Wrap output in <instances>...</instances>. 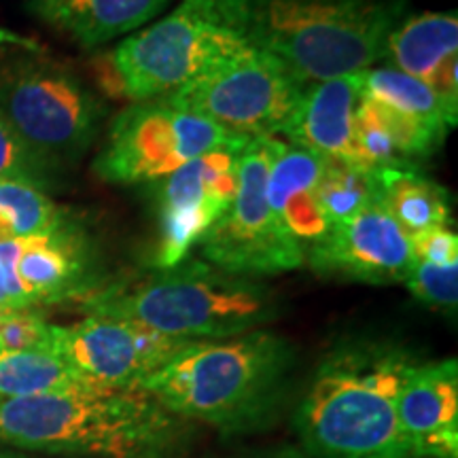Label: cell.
<instances>
[{"mask_svg":"<svg viewBox=\"0 0 458 458\" xmlns=\"http://www.w3.org/2000/svg\"><path fill=\"white\" fill-rule=\"evenodd\" d=\"M377 193L380 189H377L376 170L360 168L340 159H325L317 202L329 227L352 219Z\"/></svg>","mask_w":458,"mask_h":458,"instance_id":"obj_22","label":"cell"},{"mask_svg":"<svg viewBox=\"0 0 458 458\" xmlns=\"http://www.w3.org/2000/svg\"><path fill=\"white\" fill-rule=\"evenodd\" d=\"M0 458H11V456H4V454H0Z\"/></svg>","mask_w":458,"mask_h":458,"instance_id":"obj_33","label":"cell"},{"mask_svg":"<svg viewBox=\"0 0 458 458\" xmlns=\"http://www.w3.org/2000/svg\"><path fill=\"white\" fill-rule=\"evenodd\" d=\"M0 225L9 238L49 236L66 225V216L34 181L0 179Z\"/></svg>","mask_w":458,"mask_h":458,"instance_id":"obj_21","label":"cell"},{"mask_svg":"<svg viewBox=\"0 0 458 458\" xmlns=\"http://www.w3.org/2000/svg\"><path fill=\"white\" fill-rule=\"evenodd\" d=\"M72 385H79V377L54 352H0V397H30Z\"/></svg>","mask_w":458,"mask_h":458,"instance_id":"obj_24","label":"cell"},{"mask_svg":"<svg viewBox=\"0 0 458 458\" xmlns=\"http://www.w3.org/2000/svg\"><path fill=\"white\" fill-rule=\"evenodd\" d=\"M54 325L30 308L9 310L0 320V352L49 351Z\"/></svg>","mask_w":458,"mask_h":458,"instance_id":"obj_26","label":"cell"},{"mask_svg":"<svg viewBox=\"0 0 458 458\" xmlns=\"http://www.w3.org/2000/svg\"><path fill=\"white\" fill-rule=\"evenodd\" d=\"M189 344L193 342L162 335L131 320L89 314L68 327L54 325L51 352L64 360L83 385L140 388Z\"/></svg>","mask_w":458,"mask_h":458,"instance_id":"obj_11","label":"cell"},{"mask_svg":"<svg viewBox=\"0 0 458 458\" xmlns=\"http://www.w3.org/2000/svg\"><path fill=\"white\" fill-rule=\"evenodd\" d=\"M26 246V238L0 240V306L9 310L30 308L32 303L17 280V259Z\"/></svg>","mask_w":458,"mask_h":458,"instance_id":"obj_28","label":"cell"},{"mask_svg":"<svg viewBox=\"0 0 458 458\" xmlns=\"http://www.w3.org/2000/svg\"><path fill=\"white\" fill-rule=\"evenodd\" d=\"M106 108L64 66L15 60L0 68V117L43 168L83 156Z\"/></svg>","mask_w":458,"mask_h":458,"instance_id":"obj_6","label":"cell"},{"mask_svg":"<svg viewBox=\"0 0 458 458\" xmlns=\"http://www.w3.org/2000/svg\"><path fill=\"white\" fill-rule=\"evenodd\" d=\"M403 284L428 308L454 310L458 303V266H433L414 259Z\"/></svg>","mask_w":458,"mask_h":458,"instance_id":"obj_25","label":"cell"},{"mask_svg":"<svg viewBox=\"0 0 458 458\" xmlns=\"http://www.w3.org/2000/svg\"><path fill=\"white\" fill-rule=\"evenodd\" d=\"M276 458H278V456H276ZM280 458H286V456H280Z\"/></svg>","mask_w":458,"mask_h":458,"instance_id":"obj_34","label":"cell"},{"mask_svg":"<svg viewBox=\"0 0 458 458\" xmlns=\"http://www.w3.org/2000/svg\"><path fill=\"white\" fill-rule=\"evenodd\" d=\"M386 55L397 71L435 88L442 74L458 62V15L420 13L401 20L386 37Z\"/></svg>","mask_w":458,"mask_h":458,"instance_id":"obj_18","label":"cell"},{"mask_svg":"<svg viewBox=\"0 0 458 458\" xmlns=\"http://www.w3.org/2000/svg\"><path fill=\"white\" fill-rule=\"evenodd\" d=\"M7 312H9V308H3V306H0V320L4 318V314H7Z\"/></svg>","mask_w":458,"mask_h":458,"instance_id":"obj_32","label":"cell"},{"mask_svg":"<svg viewBox=\"0 0 458 458\" xmlns=\"http://www.w3.org/2000/svg\"><path fill=\"white\" fill-rule=\"evenodd\" d=\"M89 314L113 317L187 342H215L261 329L278 317V301L255 278L204 261L114 284L88 300Z\"/></svg>","mask_w":458,"mask_h":458,"instance_id":"obj_4","label":"cell"},{"mask_svg":"<svg viewBox=\"0 0 458 458\" xmlns=\"http://www.w3.org/2000/svg\"><path fill=\"white\" fill-rule=\"evenodd\" d=\"M416 261L433 266H458V236L448 225L431 227L410 236Z\"/></svg>","mask_w":458,"mask_h":458,"instance_id":"obj_29","label":"cell"},{"mask_svg":"<svg viewBox=\"0 0 458 458\" xmlns=\"http://www.w3.org/2000/svg\"><path fill=\"white\" fill-rule=\"evenodd\" d=\"M411 360L377 346L346 348L320 365L295 425L314 458H411L397 397Z\"/></svg>","mask_w":458,"mask_h":458,"instance_id":"obj_3","label":"cell"},{"mask_svg":"<svg viewBox=\"0 0 458 458\" xmlns=\"http://www.w3.org/2000/svg\"><path fill=\"white\" fill-rule=\"evenodd\" d=\"M91 72H94L96 85H98V89L106 96V98L128 100L122 72H119L113 51L96 55L94 60H91Z\"/></svg>","mask_w":458,"mask_h":458,"instance_id":"obj_30","label":"cell"},{"mask_svg":"<svg viewBox=\"0 0 458 458\" xmlns=\"http://www.w3.org/2000/svg\"><path fill=\"white\" fill-rule=\"evenodd\" d=\"M365 96L397 108V111L422 119V122L448 131L445 111L437 91L420 79L397 71V68H368L363 74Z\"/></svg>","mask_w":458,"mask_h":458,"instance_id":"obj_23","label":"cell"},{"mask_svg":"<svg viewBox=\"0 0 458 458\" xmlns=\"http://www.w3.org/2000/svg\"><path fill=\"white\" fill-rule=\"evenodd\" d=\"M376 176L380 198L410 236L450 223V193L416 168H382Z\"/></svg>","mask_w":458,"mask_h":458,"instance_id":"obj_20","label":"cell"},{"mask_svg":"<svg viewBox=\"0 0 458 458\" xmlns=\"http://www.w3.org/2000/svg\"><path fill=\"white\" fill-rule=\"evenodd\" d=\"M238 153L199 156L162 179L157 270L179 266L227 213L238 191Z\"/></svg>","mask_w":458,"mask_h":458,"instance_id":"obj_12","label":"cell"},{"mask_svg":"<svg viewBox=\"0 0 458 458\" xmlns=\"http://www.w3.org/2000/svg\"><path fill=\"white\" fill-rule=\"evenodd\" d=\"M363 74L365 71H360L306 85L283 130L284 140L327 159L365 168L354 134V114L363 98Z\"/></svg>","mask_w":458,"mask_h":458,"instance_id":"obj_15","label":"cell"},{"mask_svg":"<svg viewBox=\"0 0 458 458\" xmlns=\"http://www.w3.org/2000/svg\"><path fill=\"white\" fill-rule=\"evenodd\" d=\"M303 88L276 57L246 43L204 68L168 98L253 140L283 134Z\"/></svg>","mask_w":458,"mask_h":458,"instance_id":"obj_9","label":"cell"},{"mask_svg":"<svg viewBox=\"0 0 458 458\" xmlns=\"http://www.w3.org/2000/svg\"><path fill=\"white\" fill-rule=\"evenodd\" d=\"M225 24L301 85L368 71L386 57L403 0H216Z\"/></svg>","mask_w":458,"mask_h":458,"instance_id":"obj_2","label":"cell"},{"mask_svg":"<svg viewBox=\"0 0 458 458\" xmlns=\"http://www.w3.org/2000/svg\"><path fill=\"white\" fill-rule=\"evenodd\" d=\"M280 142V136H263L246 142L238 153L236 198L198 244L210 266L255 278L297 270L306 263L301 244L284 232L267 204V174Z\"/></svg>","mask_w":458,"mask_h":458,"instance_id":"obj_10","label":"cell"},{"mask_svg":"<svg viewBox=\"0 0 458 458\" xmlns=\"http://www.w3.org/2000/svg\"><path fill=\"white\" fill-rule=\"evenodd\" d=\"M246 142L170 98L134 102L113 119L94 170L105 181L123 185L162 181L191 159L213 151H242Z\"/></svg>","mask_w":458,"mask_h":458,"instance_id":"obj_8","label":"cell"},{"mask_svg":"<svg viewBox=\"0 0 458 458\" xmlns=\"http://www.w3.org/2000/svg\"><path fill=\"white\" fill-rule=\"evenodd\" d=\"M43 170V165L30 156V151L21 145L7 122L0 117V179L34 181Z\"/></svg>","mask_w":458,"mask_h":458,"instance_id":"obj_27","label":"cell"},{"mask_svg":"<svg viewBox=\"0 0 458 458\" xmlns=\"http://www.w3.org/2000/svg\"><path fill=\"white\" fill-rule=\"evenodd\" d=\"M293 360L289 342L270 331L193 342L142 382L170 414L225 431L263 418Z\"/></svg>","mask_w":458,"mask_h":458,"instance_id":"obj_5","label":"cell"},{"mask_svg":"<svg viewBox=\"0 0 458 458\" xmlns=\"http://www.w3.org/2000/svg\"><path fill=\"white\" fill-rule=\"evenodd\" d=\"M397 416L411 458H458L456 359L411 360L401 382Z\"/></svg>","mask_w":458,"mask_h":458,"instance_id":"obj_14","label":"cell"},{"mask_svg":"<svg viewBox=\"0 0 458 458\" xmlns=\"http://www.w3.org/2000/svg\"><path fill=\"white\" fill-rule=\"evenodd\" d=\"M168 0H30L38 17L83 47L128 34L162 11Z\"/></svg>","mask_w":458,"mask_h":458,"instance_id":"obj_17","label":"cell"},{"mask_svg":"<svg viewBox=\"0 0 458 458\" xmlns=\"http://www.w3.org/2000/svg\"><path fill=\"white\" fill-rule=\"evenodd\" d=\"M325 159L327 157L283 140L267 174V204L284 232L301 244L303 253L329 229L317 202Z\"/></svg>","mask_w":458,"mask_h":458,"instance_id":"obj_16","label":"cell"},{"mask_svg":"<svg viewBox=\"0 0 458 458\" xmlns=\"http://www.w3.org/2000/svg\"><path fill=\"white\" fill-rule=\"evenodd\" d=\"M0 45H20V47L38 51L37 41H32V38H28V37H21V34H17V32L4 30L3 26H0Z\"/></svg>","mask_w":458,"mask_h":458,"instance_id":"obj_31","label":"cell"},{"mask_svg":"<svg viewBox=\"0 0 458 458\" xmlns=\"http://www.w3.org/2000/svg\"><path fill=\"white\" fill-rule=\"evenodd\" d=\"M244 41L223 20L216 0H182L172 13L131 34L113 51L128 100L168 98Z\"/></svg>","mask_w":458,"mask_h":458,"instance_id":"obj_7","label":"cell"},{"mask_svg":"<svg viewBox=\"0 0 458 458\" xmlns=\"http://www.w3.org/2000/svg\"><path fill=\"white\" fill-rule=\"evenodd\" d=\"M15 272L30 303L64 297L81 283L83 246L66 225L49 236L26 238Z\"/></svg>","mask_w":458,"mask_h":458,"instance_id":"obj_19","label":"cell"},{"mask_svg":"<svg viewBox=\"0 0 458 458\" xmlns=\"http://www.w3.org/2000/svg\"><path fill=\"white\" fill-rule=\"evenodd\" d=\"M306 261L323 276L393 284L408 276L414 250L410 233L377 193L352 219L329 227L323 238L308 246Z\"/></svg>","mask_w":458,"mask_h":458,"instance_id":"obj_13","label":"cell"},{"mask_svg":"<svg viewBox=\"0 0 458 458\" xmlns=\"http://www.w3.org/2000/svg\"><path fill=\"white\" fill-rule=\"evenodd\" d=\"M187 420L142 388L72 385L0 397V442L91 458H176Z\"/></svg>","mask_w":458,"mask_h":458,"instance_id":"obj_1","label":"cell"}]
</instances>
